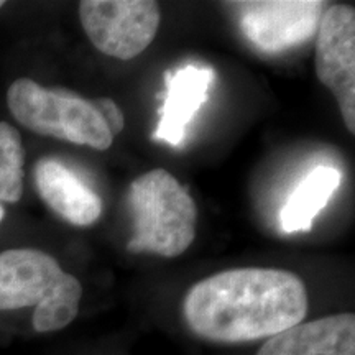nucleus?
<instances>
[{
	"label": "nucleus",
	"mask_w": 355,
	"mask_h": 355,
	"mask_svg": "<svg viewBox=\"0 0 355 355\" xmlns=\"http://www.w3.org/2000/svg\"><path fill=\"white\" fill-rule=\"evenodd\" d=\"M308 308V290L296 273L232 268L191 286L183 314L201 339L237 344L272 337L303 322Z\"/></svg>",
	"instance_id": "nucleus-1"
},
{
	"label": "nucleus",
	"mask_w": 355,
	"mask_h": 355,
	"mask_svg": "<svg viewBox=\"0 0 355 355\" xmlns=\"http://www.w3.org/2000/svg\"><path fill=\"white\" fill-rule=\"evenodd\" d=\"M83 285L46 252L10 248L0 254V311L37 306V332L64 329L79 313Z\"/></svg>",
	"instance_id": "nucleus-2"
},
{
	"label": "nucleus",
	"mask_w": 355,
	"mask_h": 355,
	"mask_svg": "<svg viewBox=\"0 0 355 355\" xmlns=\"http://www.w3.org/2000/svg\"><path fill=\"white\" fill-rule=\"evenodd\" d=\"M133 235L132 254H155L173 259L194 242L198 207L188 189L170 171L157 168L137 176L128 188Z\"/></svg>",
	"instance_id": "nucleus-3"
},
{
	"label": "nucleus",
	"mask_w": 355,
	"mask_h": 355,
	"mask_svg": "<svg viewBox=\"0 0 355 355\" xmlns=\"http://www.w3.org/2000/svg\"><path fill=\"white\" fill-rule=\"evenodd\" d=\"M7 105L17 122L38 135L74 145L109 150L114 137L92 99L64 87H44L20 78L7 91Z\"/></svg>",
	"instance_id": "nucleus-4"
},
{
	"label": "nucleus",
	"mask_w": 355,
	"mask_h": 355,
	"mask_svg": "<svg viewBox=\"0 0 355 355\" xmlns=\"http://www.w3.org/2000/svg\"><path fill=\"white\" fill-rule=\"evenodd\" d=\"M79 19L91 43L115 60H133L157 37L162 21L152 0H84Z\"/></svg>",
	"instance_id": "nucleus-5"
},
{
	"label": "nucleus",
	"mask_w": 355,
	"mask_h": 355,
	"mask_svg": "<svg viewBox=\"0 0 355 355\" xmlns=\"http://www.w3.org/2000/svg\"><path fill=\"white\" fill-rule=\"evenodd\" d=\"M243 37L266 55L298 48L318 33L324 12L319 0L234 2Z\"/></svg>",
	"instance_id": "nucleus-6"
},
{
	"label": "nucleus",
	"mask_w": 355,
	"mask_h": 355,
	"mask_svg": "<svg viewBox=\"0 0 355 355\" xmlns=\"http://www.w3.org/2000/svg\"><path fill=\"white\" fill-rule=\"evenodd\" d=\"M316 38V74L336 97L347 130L355 133V10L324 8Z\"/></svg>",
	"instance_id": "nucleus-7"
},
{
	"label": "nucleus",
	"mask_w": 355,
	"mask_h": 355,
	"mask_svg": "<svg viewBox=\"0 0 355 355\" xmlns=\"http://www.w3.org/2000/svg\"><path fill=\"white\" fill-rule=\"evenodd\" d=\"M165 81V101L159 109V121L153 139L171 146H181L188 125L207 101V92L214 83V71L189 64L168 71Z\"/></svg>",
	"instance_id": "nucleus-8"
},
{
	"label": "nucleus",
	"mask_w": 355,
	"mask_h": 355,
	"mask_svg": "<svg viewBox=\"0 0 355 355\" xmlns=\"http://www.w3.org/2000/svg\"><path fill=\"white\" fill-rule=\"evenodd\" d=\"M257 355H355V316L334 314L278 332Z\"/></svg>",
	"instance_id": "nucleus-9"
},
{
	"label": "nucleus",
	"mask_w": 355,
	"mask_h": 355,
	"mask_svg": "<svg viewBox=\"0 0 355 355\" xmlns=\"http://www.w3.org/2000/svg\"><path fill=\"white\" fill-rule=\"evenodd\" d=\"M40 198L61 219L87 227L102 214V199L73 170L56 158H42L35 166Z\"/></svg>",
	"instance_id": "nucleus-10"
},
{
	"label": "nucleus",
	"mask_w": 355,
	"mask_h": 355,
	"mask_svg": "<svg viewBox=\"0 0 355 355\" xmlns=\"http://www.w3.org/2000/svg\"><path fill=\"white\" fill-rule=\"evenodd\" d=\"M340 180V171L334 166L319 165L308 173L279 212L282 229L286 234L309 232L314 219L339 189Z\"/></svg>",
	"instance_id": "nucleus-11"
},
{
	"label": "nucleus",
	"mask_w": 355,
	"mask_h": 355,
	"mask_svg": "<svg viewBox=\"0 0 355 355\" xmlns=\"http://www.w3.org/2000/svg\"><path fill=\"white\" fill-rule=\"evenodd\" d=\"M25 152L21 137L10 123L0 122V202H19L24 194Z\"/></svg>",
	"instance_id": "nucleus-12"
},
{
	"label": "nucleus",
	"mask_w": 355,
	"mask_h": 355,
	"mask_svg": "<svg viewBox=\"0 0 355 355\" xmlns=\"http://www.w3.org/2000/svg\"><path fill=\"white\" fill-rule=\"evenodd\" d=\"M92 104L96 105L97 112L101 114L102 119H104L105 125L109 127L112 137L123 130V125H125L123 112L112 99H109V97H97V99H92Z\"/></svg>",
	"instance_id": "nucleus-13"
},
{
	"label": "nucleus",
	"mask_w": 355,
	"mask_h": 355,
	"mask_svg": "<svg viewBox=\"0 0 355 355\" xmlns=\"http://www.w3.org/2000/svg\"><path fill=\"white\" fill-rule=\"evenodd\" d=\"M3 217H6V211H3V207H2V206H0V224H2Z\"/></svg>",
	"instance_id": "nucleus-14"
},
{
	"label": "nucleus",
	"mask_w": 355,
	"mask_h": 355,
	"mask_svg": "<svg viewBox=\"0 0 355 355\" xmlns=\"http://www.w3.org/2000/svg\"><path fill=\"white\" fill-rule=\"evenodd\" d=\"M3 7V2H0V8H2Z\"/></svg>",
	"instance_id": "nucleus-15"
}]
</instances>
